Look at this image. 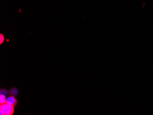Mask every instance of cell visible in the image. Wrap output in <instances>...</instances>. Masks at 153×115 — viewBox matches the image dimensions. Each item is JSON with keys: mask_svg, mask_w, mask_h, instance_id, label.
Returning <instances> with one entry per match:
<instances>
[{"mask_svg": "<svg viewBox=\"0 0 153 115\" xmlns=\"http://www.w3.org/2000/svg\"><path fill=\"white\" fill-rule=\"evenodd\" d=\"M17 102V101L16 100V98L13 96H9L6 99V103H7L13 106L16 105Z\"/></svg>", "mask_w": 153, "mask_h": 115, "instance_id": "2", "label": "cell"}, {"mask_svg": "<svg viewBox=\"0 0 153 115\" xmlns=\"http://www.w3.org/2000/svg\"><path fill=\"white\" fill-rule=\"evenodd\" d=\"M0 111L3 112L4 115H12L14 112V106L7 103L4 104H1Z\"/></svg>", "mask_w": 153, "mask_h": 115, "instance_id": "1", "label": "cell"}, {"mask_svg": "<svg viewBox=\"0 0 153 115\" xmlns=\"http://www.w3.org/2000/svg\"><path fill=\"white\" fill-rule=\"evenodd\" d=\"M0 103L1 104H4L6 103V95H0Z\"/></svg>", "mask_w": 153, "mask_h": 115, "instance_id": "3", "label": "cell"}, {"mask_svg": "<svg viewBox=\"0 0 153 115\" xmlns=\"http://www.w3.org/2000/svg\"><path fill=\"white\" fill-rule=\"evenodd\" d=\"M5 40V37L2 34H0V44H1L4 42Z\"/></svg>", "mask_w": 153, "mask_h": 115, "instance_id": "5", "label": "cell"}, {"mask_svg": "<svg viewBox=\"0 0 153 115\" xmlns=\"http://www.w3.org/2000/svg\"><path fill=\"white\" fill-rule=\"evenodd\" d=\"M10 93H11V94L13 95V96H16L18 94V90L17 88H13L10 90Z\"/></svg>", "mask_w": 153, "mask_h": 115, "instance_id": "4", "label": "cell"}, {"mask_svg": "<svg viewBox=\"0 0 153 115\" xmlns=\"http://www.w3.org/2000/svg\"><path fill=\"white\" fill-rule=\"evenodd\" d=\"M1 95H8V92L6 90H4V89H2L1 90Z\"/></svg>", "mask_w": 153, "mask_h": 115, "instance_id": "6", "label": "cell"}]
</instances>
